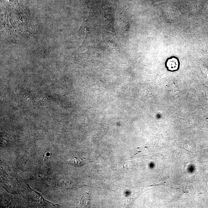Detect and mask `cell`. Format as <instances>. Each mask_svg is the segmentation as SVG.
Listing matches in <instances>:
<instances>
[{"label":"cell","mask_w":208,"mask_h":208,"mask_svg":"<svg viewBox=\"0 0 208 208\" xmlns=\"http://www.w3.org/2000/svg\"><path fill=\"white\" fill-rule=\"evenodd\" d=\"M69 162L72 166H83L84 165L87 164V163L92 162L88 161V160H86L85 158H81L77 157H75L73 159L69 160Z\"/></svg>","instance_id":"cell-1"}]
</instances>
